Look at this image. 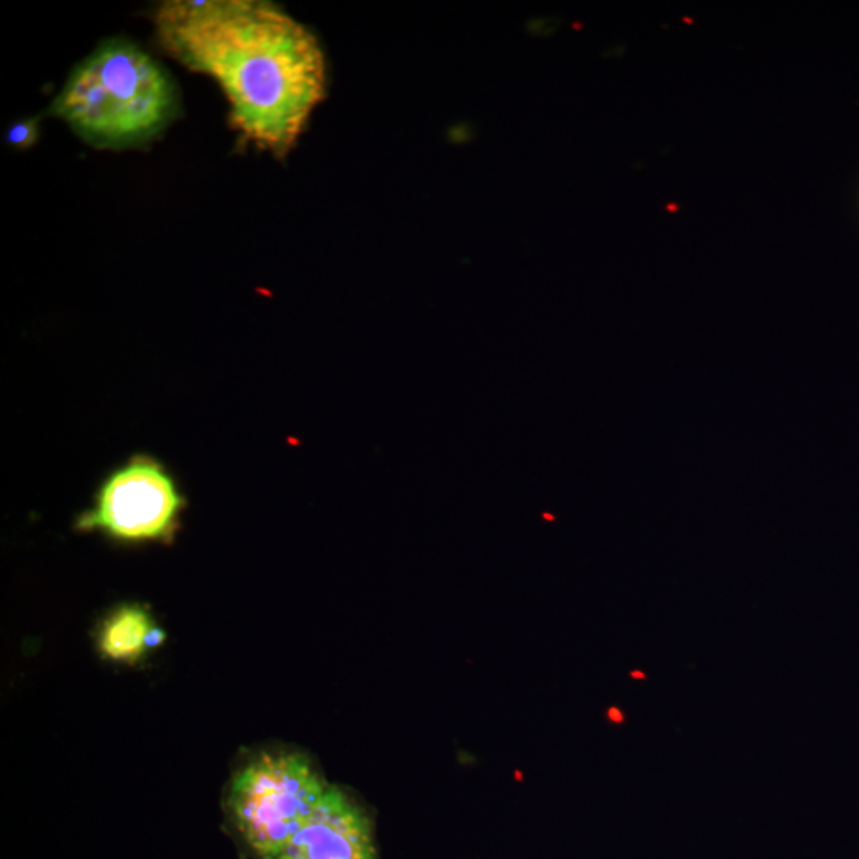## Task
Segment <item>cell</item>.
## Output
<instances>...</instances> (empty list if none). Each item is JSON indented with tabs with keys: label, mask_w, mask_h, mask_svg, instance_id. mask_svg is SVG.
I'll return each mask as SVG.
<instances>
[{
	"label": "cell",
	"mask_w": 859,
	"mask_h": 859,
	"mask_svg": "<svg viewBox=\"0 0 859 859\" xmlns=\"http://www.w3.org/2000/svg\"><path fill=\"white\" fill-rule=\"evenodd\" d=\"M153 23L166 55L222 88L239 134L279 160L290 153L327 94L306 26L266 0H169Z\"/></svg>",
	"instance_id": "cell-1"
},
{
	"label": "cell",
	"mask_w": 859,
	"mask_h": 859,
	"mask_svg": "<svg viewBox=\"0 0 859 859\" xmlns=\"http://www.w3.org/2000/svg\"><path fill=\"white\" fill-rule=\"evenodd\" d=\"M39 118H26V120L16 121L5 134V142L8 147L18 148V150H26V148L34 147L35 142L39 139Z\"/></svg>",
	"instance_id": "cell-7"
},
{
	"label": "cell",
	"mask_w": 859,
	"mask_h": 859,
	"mask_svg": "<svg viewBox=\"0 0 859 859\" xmlns=\"http://www.w3.org/2000/svg\"><path fill=\"white\" fill-rule=\"evenodd\" d=\"M150 611L137 603H126L110 611L99 627L98 648L110 661L131 662L163 642Z\"/></svg>",
	"instance_id": "cell-6"
},
{
	"label": "cell",
	"mask_w": 859,
	"mask_h": 859,
	"mask_svg": "<svg viewBox=\"0 0 859 859\" xmlns=\"http://www.w3.org/2000/svg\"><path fill=\"white\" fill-rule=\"evenodd\" d=\"M185 498L163 463L136 455L112 471L75 529L120 543H169L179 530Z\"/></svg>",
	"instance_id": "cell-4"
},
{
	"label": "cell",
	"mask_w": 859,
	"mask_h": 859,
	"mask_svg": "<svg viewBox=\"0 0 859 859\" xmlns=\"http://www.w3.org/2000/svg\"><path fill=\"white\" fill-rule=\"evenodd\" d=\"M180 110L171 75L144 48L109 39L78 64L50 115L94 148L139 147L171 125Z\"/></svg>",
	"instance_id": "cell-2"
},
{
	"label": "cell",
	"mask_w": 859,
	"mask_h": 859,
	"mask_svg": "<svg viewBox=\"0 0 859 859\" xmlns=\"http://www.w3.org/2000/svg\"><path fill=\"white\" fill-rule=\"evenodd\" d=\"M328 788L322 772L301 751H265L234 774L228 813L253 855L277 859Z\"/></svg>",
	"instance_id": "cell-3"
},
{
	"label": "cell",
	"mask_w": 859,
	"mask_h": 859,
	"mask_svg": "<svg viewBox=\"0 0 859 859\" xmlns=\"http://www.w3.org/2000/svg\"><path fill=\"white\" fill-rule=\"evenodd\" d=\"M277 859H378L370 817L347 791L330 785Z\"/></svg>",
	"instance_id": "cell-5"
}]
</instances>
